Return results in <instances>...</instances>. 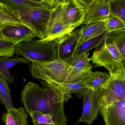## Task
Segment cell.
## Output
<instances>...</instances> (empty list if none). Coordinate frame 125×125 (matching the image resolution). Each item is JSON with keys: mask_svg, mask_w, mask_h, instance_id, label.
<instances>
[{"mask_svg": "<svg viewBox=\"0 0 125 125\" xmlns=\"http://www.w3.org/2000/svg\"><path fill=\"white\" fill-rule=\"evenodd\" d=\"M109 33V32L105 30L95 37L77 45L71 61L84 53H87L92 49L99 46L103 43Z\"/></svg>", "mask_w": 125, "mask_h": 125, "instance_id": "cell-18", "label": "cell"}, {"mask_svg": "<svg viewBox=\"0 0 125 125\" xmlns=\"http://www.w3.org/2000/svg\"><path fill=\"white\" fill-rule=\"evenodd\" d=\"M27 114L22 107L13 108L2 114L1 120L5 125H28Z\"/></svg>", "mask_w": 125, "mask_h": 125, "instance_id": "cell-17", "label": "cell"}, {"mask_svg": "<svg viewBox=\"0 0 125 125\" xmlns=\"http://www.w3.org/2000/svg\"><path fill=\"white\" fill-rule=\"evenodd\" d=\"M109 78L98 90L101 107H106L125 98V66L110 71Z\"/></svg>", "mask_w": 125, "mask_h": 125, "instance_id": "cell-2", "label": "cell"}, {"mask_svg": "<svg viewBox=\"0 0 125 125\" xmlns=\"http://www.w3.org/2000/svg\"><path fill=\"white\" fill-rule=\"evenodd\" d=\"M34 125H55L50 114L34 111L30 114Z\"/></svg>", "mask_w": 125, "mask_h": 125, "instance_id": "cell-26", "label": "cell"}, {"mask_svg": "<svg viewBox=\"0 0 125 125\" xmlns=\"http://www.w3.org/2000/svg\"><path fill=\"white\" fill-rule=\"evenodd\" d=\"M0 77L5 80L9 84H13L15 79V77L12 76L10 72V70L0 66Z\"/></svg>", "mask_w": 125, "mask_h": 125, "instance_id": "cell-30", "label": "cell"}, {"mask_svg": "<svg viewBox=\"0 0 125 125\" xmlns=\"http://www.w3.org/2000/svg\"><path fill=\"white\" fill-rule=\"evenodd\" d=\"M87 53H84L71 61L69 73L65 83L77 82L83 80L92 73V65Z\"/></svg>", "mask_w": 125, "mask_h": 125, "instance_id": "cell-12", "label": "cell"}, {"mask_svg": "<svg viewBox=\"0 0 125 125\" xmlns=\"http://www.w3.org/2000/svg\"><path fill=\"white\" fill-rule=\"evenodd\" d=\"M110 12L125 26V0H109Z\"/></svg>", "mask_w": 125, "mask_h": 125, "instance_id": "cell-25", "label": "cell"}, {"mask_svg": "<svg viewBox=\"0 0 125 125\" xmlns=\"http://www.w3.org/2000/svg\"><path fill=\"white\" fill-rule=\"evenodd\" d=\"M31 61L24 58L17 56L14 58H10L6 57L0 58V66L10 70V69L16 65L21 64H30Z\"/></svg>", "mask_w": 125, "mask_h": 125, "instance_id": "cell-27", "label": "cell"}, {"mask_svg": "<svg viewBox=\"0 0 125 125\" xmlns=\"http://www.w3.org/2000/svg\"><path fill=\"white\" fill-rule=\"evenodd\" d=\"M12 10L24 24L29 27L40 40L45 39L48 36L52 8Z\"/></svg>", "mask_w": 125, "mask_h": 125, "instance_id": "cell-3", "label": "cell"}, {"mask_svg": "<svg viewBox=\"0 0 125 125\" xmlns=\"http://www.w3.org/2000/svg\"><path fill=\"white\" fill-rule=\"evenodd\" d=\"M80 30L81 34L78 45L95 37L106 30V21L84 25Z\"/></svg>", "mask_w": 125, "mask_h": 125, "instance_id": "cell-19", "label": "cell"}, {"mask_svg": "<svg viewBox=\"0 0 125 125\" xmlns=\"http://www.w3.org/2000/svg\"><path fill=\"white\" fill-rule=\"evenodd\" d=\"M73 31V29L66 26L52 10L49 35L45 39H40L38 40V41L43 43L55 41L71 33Z\"/></svg>", "mask_w": 125, "mask_h": 125, "instance_id": "cell-15", "label": "cell"}, {"mask_svg": "<svg viewBox=\"0 0 125 125\" xmlns=\"http://www.w3.org/2000/svg\"><path fill=\"white\" fill-rule=\"evenodd\" d=\"M52 9L66 26L73 30L85 21L87 11L78 0H62Z\"/></svg>", "mask_w": 125, "mask_h": 125, "instance_id": "cell-7", "label": "cell"}, {"mask_svg": "<svg viewBox=\"0 0 125 125\" xmlns=\"http://www.w3.org/2000/svg\"><path fill=\"white\" fill-rule=\"evenodd\" d=\"M80 29L74 30L55 42L57 45L58 59L69 64L80 38Z\"/></svg>", "mask_w": 125, "mask_h": 125, "instance_id": "cell-11", "label": "cell"}, {"mask_svg": "<svg viewBox=\"0 0 125 125\" xmlns=\"http://www.w3.org/2000/svg\"><path fill=\"white\" fill-rule=\"evenodd\" d=\"M96 67L103 66L109 71L120 66L124 65L123 58L116 47L105 39L103 43L97 47L89 58Z\"/></svg>", "mask_w": 125, "mask_h": 125, "instance_id": "cell-8", "label": "cell"}, {"mask_svg": "<svg viewBox=\"0 0 125 125\" xmlns=\"http://www.w3.org/2000/svg\"><path fill=\"white\" fill-rule=\"evenodd\" d=\"M78 0L83 5L87 11L89 9L90 7L95 1V0Z\"/></svg>", "mask_w": 125, "mask_h": 125, "instance_id": "cell-31", "label": "cell"}, {"mask_svg": "<svg viewBox=\"0 0 125 125\" xmlns=\"http://www.w3.org/2000/svg\"><path fill=\"white\" fill-rule=\"evenodd\" d=\"M110 75L106 72L96 71L92 72L83 80L86 87L94 90H99L103 87L109 78Z\"/></svg>", "mask_w": 125, "mask_h": 125, "instance_id": "cell-20", "label": "cell"}, {"mask_svg": "<svg viewBox=\"0 0 125 125\" xmlns=\"http://www.w3.org/2000/svg\"><path fill=\"white\" fill-rule=\"evenodd\" d=\"M82 115L77 124L83 122L91 125L96 119L101 108L98 90L88 88L83 96Z\"/></svg>", "mask_w": 125, "mask_h": 125, "instance_id": "cell-10", "label": "cell"}, {"mask_svg": "<svg viewBox=\"0 0 125 125\" xmlns=\"http://www.w3.org/2000/svg\"><path fill=\"white\" fill-rule=\"evenodd\" d=\"M111 14L109 0H95L87 11L84 25L104 21Z\"/></svg>", "mask_w": 125, "mask_h": 125, "instance_id": "cell-14", "label": "cell"}, {"mask_svg": "<svg viewBox=\"0 0 125 125\" xmlns=\"http://www.w3.org/2000/svg\"><path fill=\"white\" fill-rule=\"evenodd\" d=\"M125 28L120 20L111 13L106 21V30L109 33Z\"/></svg>", "mask_w": 125, "mask_h": 125, "instance_id": "cell-29", "label": "cell"}, {"mask_svg": "<svg viewBox=\"0 0 125 125\" xmlns=\"http://www.w3.org/2000/svg\"><path fill=\"white\" fill-rule=\"evenodd\" d=\"M16 54L35 63L58 59L57 45L54 41L43 43L32 40L21 42L16 45Z\"/></svg>", "mask_w": 125, "mask_h": 125, "instance_id": "cell-1", "label": "cell"}, {"mask_svg": "<svg viewBox=\"0 0 125 125\" xmlns=\"http://www.w3.org/2000/svg\"><path fill=\"white\" fill-rule=\"evenodd\" d=\"M48 95L50 114L55 125H67L63 104L72 98L71 94L49 82L39 80Z\"/></svg>", "mask_w": 125, "mask_h": 125, "instance_id": "cell-5", "label": "cell"}, {"mask_svg": "<svg viewBox=\"0 0 125 125\" xmlns=\"http://www.w3.org/2000/svg\"><path fill=\"white\" fill-rule=\"evenodd\" d=\"M100 112L106 125H125V98L101 107Z\"/></svg>", "mask_w": 125, "mask_h": 125, "instance_id": "cell-13", "label": "cell"}, {"mask_svg": "<svg viewBox=\"0 0 125 125\" xmlns=\"http://www.w3.org/2000/svg\"><path fill=\"white\" fill-rule=\"evenodd\" d=\"M5 24L24 25L12 10L0 3V24Z\"/></svg>", "mask_w": 125, "mask_h": 125, "instance_id": "cell-23", "label": "cell"}, {"mask_svg": "<svg viewBox=\"0 0 125 125\" xmlns=\"http://www.w3.org/2000/svg\"><path fill=\"white\" fill-rule=\"evenodd\" d=\"M0 40L9 42L16 45L19 43L32 41L36 38L28 27L22 24H0Z\"/></svg>", "mask_w": 125, "mask_h": 125, "instance_id": "cell-9", "label": "cell"}, {"mask_svg": "<svg viewBox=\"0 0 125 125\" xmlns=\"http://www.w3.org/2000/svg\"><path fill=\"white\" fill-rule=\"evenodd\" d=\"M106 39L116 47L125 65V28L109 33Z\"/></svg>", "mask_w": 125, "mask_h": 125, "instance_id": "cell-21", "label": "cell"}, {"mask_svg": "<svg viewBox=\"0 0 125 125\" xmlns=\"http://www.w3.org/2000/svg\"><path fill=\"white\" fill-rule=\"evenodd\" d=\"M0 3L14 11L51 8L44 0H0Z\"/></svg>", "mask_w": 125, "mask_h": 125, "instance_id": "cell-16", "label": "cell"}, {"mask_svg": "<svg viewBox=\"0 0 125 125\" xmlns=\"http://www.w3.org/2000/svg\"><path fill=\"white\" fill-rule=\"evenodd\" d=\"M71 66L57 59L50 62L32 63L30 70L33 78L45 82L65 83L69 73Z\"/></svg>", "mask_w": 125, "mask_h": 125, "instance_id": "cell-4", "label": "cell"}, {"mask_svg": "<svg viewBox=\"0 0 125 125\" xmlns=\"http://www.w3.org/2000/svg\"><path fill=\"white\" fill-rule=\"evenodd\" d=\"M21 100L25 110L30 115L34 111L50 114L47 92L38 84L28 83L21 93Z\"/></svg>", "mask_w": 125, "mask_h": 125, "instance_id": "cell-6", "label": "cell"}, {"mask_svg": "<svg viewBox=\"0 0 125 125\" xmlns=\"http://www.w3.org/2000/svg\"><path fill=\"white\" fill-rule=\"evenodd\" d=\"M0 98L1 103L7 110L14 108L8 82L1 77H0Z\"/></svg>", "mask_w": 125, "mask_h": 125, "instance_id": "cell-24", "label": "cell"}, {"mask_svg": "<svg viewBox=\"0 0 125 125\" xmlns=\"http://www.w3.org/2000/svg\"><path fill=\"white\" fill-rule=\"evenodd\" d=\"M14 53H16V45L9 42L0 40V57H12Z\"/></svg>", "mask_w": 125, "mask_h": 125, "instance_id": "cell-28", "label": "cell"}, {"mask_svg": "<svg viewBox=\"0 0 125 125\" xmlns=\"http://www.w3.org/2000/svg\"><path fill=\"white\" fill-rule=\"evenodd\" d=\"M50 83L63 88L71 94L74 93L80 99L83 97L85 91L88 89L84 84L83 80L72 83H61L55 82H50Z\"/></svg>", "mask_w": 125, "mask_h": 125, "instance_id": "cell-22", "label": "cell"}]
</instances>
